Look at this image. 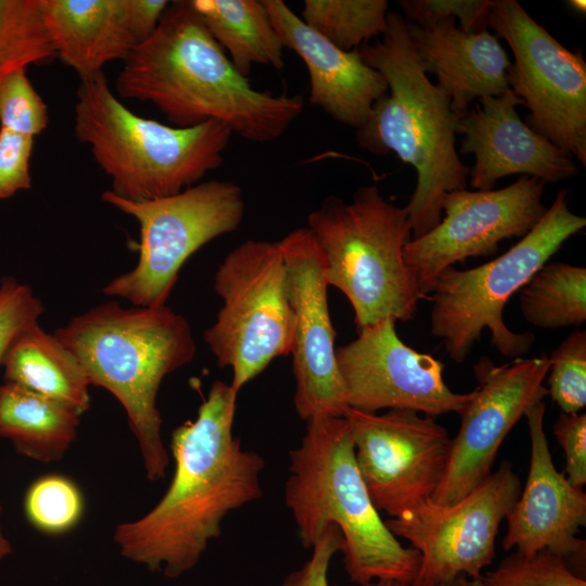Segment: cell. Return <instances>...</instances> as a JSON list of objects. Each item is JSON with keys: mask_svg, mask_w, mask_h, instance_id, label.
<instances>
[{"mask_svg": "<svg viewBox=\"0 0 586 586\" xmlns=\"http://www.w3.org/2000/svg\"><path fill=\"white\" fill-rule=\"evenodd\" d=\"M120 98L148 102L176 127L209 120L245 140L280 138L301 115V95L252 87L213 38L191 0L169 2L155 31L123 61Z\"/></svg>", "mask_w": 586, "mask_h": 586, "instance_id": "2", "label": "cell"}, {"mask_svg": "<svg viewBox=\"0 0 586 586\" xmlns=\"http://www.w3.org/2000/svg\"><path fill=\"white\" fill-rule=\"evenodd\" d=\"M0 366L4 382L59 400L81 415L90 408V384L78 359L39 323L11 342Z\"/></svg>", "mask_w": 586, "mask_h": 586, "instance_id": "23", "label": "cell"}, {"mask_svg": "<svg viewBox=\"0 0 586 586\" xmlns=\"http://www.w3.org/2000/svg\"><path fill=\"white\" fill-rule=\"evenodd\" d=\"M407 23L429 25L455 20L466 31H480L487 26L492 0H402Z\"/></svg>", "mask_w": 586, "mask_h": 586, "instance_id": "33", "label": "cell"}, {"mask_svg": "<svg viewBox=\"0 0 586 586\" xmlns=\"http://www.w3.org/2000/svg\"><path fill=\"white\" fill-rule=\"evenodd\" d=\"M55 55L80 80L124 61L138 44L127 24L124 0H39Z\"/></svg>", "mask_w": 586, "mask_h": 586, "instance_id": "22", "label": "cell"}, {"mask_svg": "<svg viewBox=\"0 0 586 586\" xmlns=\"http://www.w3.org/2000/svg\"><path fill=\"white\" fill-rule=\"evenodd\" d=\"M568 189H562L542 219L500 256L475 268L444 269L430 291L431 333L444 342L449 358L461 364L482 332L491 344L512 359L522 358L533 346L531 332H514L504 320V309L532 276L572 235L586 226V218L569 208Z\"/></svg>", "mask_w": 586, "mask_h": 586, "instance_id": "8", "label": "cell"}, {"mask_svg": "<svg viewBox=\"0 0 586 586\" xmlns=\"http://www.w3.org/2000/svg\"><path fill=\"white\" fill-rule=\"evenodd\" d=\"M524 319L540 329L579 327L586 321V268L566 263L542 266L519 291Z\"/></svg>", "mask_w": 586, "mask_h": 586, "instance_id": "26", "label": "cell"}, {"mask_svg": "<svg viewBox=\"0 0 586 586\" xmlns=\"http://www.w3.org/2000/svg\"><path fill=\"white\" fill-rule=\"evenodd\" d=\"M431 586H482V583L481 579H474L464 575H460L451 581Z\"/></svg>", "mask_w": 586, "mask_h": 586, "instance_id": "39", "label": "cell"}, {"mask_svg": "<svg viewBox=\"0 0 586 586\" xmlns=\"http://www.w3.org/2000/svg\"><path fill=\"white\" fill-rule=\"evenodd\" d=\"M41 300L31 288L15 278L0 282V364L11 342L24 330L39 323L44 313Z\"/></svg>", "mask_w": 586, "mask_h": 586, "instance_id": "34", "label": "cell"}, {"mask_svg": "<svg viewBox=\"0 0 586 586\" xmlns=\"http://www.w3.org/2000/svg\"><path fill=\"white\" fill-rule=\"evenodd\" d=\"M1 128L35 137L49 124L48 106L26 75L17 69L0 84Z\"/></svg>", "mask_w": 586, "mask_h": 586, "instance_id": "32", "label": "cell"}, {"mask_svg": "<svg viewBox=\"0 0 586 586\" xmlns=\"http://www.w3.org/2000/svg\"><path fill=\"white\" fill-rule=\"evenodd\" d=\"M548 395L561 412H581L586 406V332L566 336L549 357Z\"/></svg>", "mask_w": 586, "mask_h": 586, "instance_id": "31", "label": "cell"}, {"mask_svg": "<svg viewBox=\"0 0 586 586\" xmlns=\"http://www.w3.org/2000/svg\"><path fill=\"white\" fill-rule=\"evenodd\" d=\"M545 184L538 178L521 176L501 189L448 192L441 221L404 247L405 262L422 296L430 293L444 269L471 257H488L502 240L522 238L532 230L547 211Z\"/></svg>", "mask_w": 586, "mask_h": 586, "instance_id": "14", "label": "cell"}, {"mask_svg": "<svg viewBox=\"0 0 586 586\" xmlns=\"http://www.w3.org/2000/svg\"><path fill=\"white\" fill-rule=\"evenodd\" d=\"M1 511H2V507L0 504V514H1ZM11 552H12V545L9 542V539L5 537V535L3 534V531L0 524V561L7 558L8 556H10Z\"/></svg>", "mask_w": 586, "mask_h": 586, "instance_id": "40", "label": "cell"}, {"mask_svg": "<svg viewBox=\"0 0 586 586\" xmlns=\"http://www.w3.org/2000/svg\"><path fill=\"white\" fill-rule=\"evenodd\" d=\"M518 105L524 102L509 90L480 99L460 117V152L475 158L469 173L474 189L491 190L510 175L535 177L546 183L577 175L572 156L522 122Z\"/></svg>", "mask_w": 586, "mask_h": 586, "instance_id": "19", "label": "cell"}, {"mask_svg": "<svg viewBox=\"0 0 586 586\" xmlns=\"http://www.w3.org/2000/svg\"><path fill=\"white\" fill-rule=\"evenodd\" d=\"M191 3L242 76L247 78L255 64L283 68L284 47L264 0H191Z\"/></svg>", "mask_w": 586, "mask_h": 586, "instance_id": "25", "label": "cell"}, {"mask_svg": "<svg viewBox=\"0 0 586 586\" xmlns=\"http://www.w3.org/2000/svg\"><path fill=\"white\" fill-rule=\"evenodd\" d=\"M360 586H413V584L398 581H374Z\"/></svg>", "mask_w": 586, "mask_h": 586, "instance_id": "41", "label": "cell"}, {"mask_svg": "<svg viewBox=\"0 0 586 586\" xmlns=\"http://www.w3.org/2000/svg\"><path fill=\"white\" fill-rule=\"evenodd\" d=\"M272 26L284 48L305 63L309 102L339 123L360 128L371 109L387 91L384 77L370 67L357 49L344 51L321 37L282 0H264Z\"/></svg>", "mask_w": 586, "mask_h": 586, "instance_id": "20", "label": "cell"}, {"mask_svg": "<svg viewBox=\"0 0 586 586\" xmlns=\"http://www.w3.org/2000/svg\"><path fill=\"white\" fill-rule=\"evenodd\" d=\"M168 4L167 0H124L127 24L138 44L155 31Z\"/></svg>", "mask_w": 586, "mask_h": 586, "instance_id": "38", "label": "cell"}, {"mask_svg": "<svg viewBox=\"0 0 586 586\" xmlns=\"http://www.w3.org/2000/svg\"><path fill=\"white\" fill-rule=\"evenodd\" d=\"M101 199L140 226L137 265L102 290L137 307L165 305L187 259L212 240L235 231L245 209L240 186L222 180L199 182L149 201L125 200L110 190Z\"/></svg>", "mask_w": 586, "mask_h": 586, "instance_id": "10", "label": "cell"}, {"mask_svg": "<svg viewBox=\"0 0 586 586\" xmlns=\"http://www.w3.org/2000/svg\"><path fill=\"white\" fill-rule=\"evenodd\" d=\"M34 138L0 128V200L31 188Z\"/></svg>", "mask_w": 586, "mask_h": 586, "instance_id": "35", "label": "cell"}, {"mask_svg": "<svg viewBox=\"0 0 586 586\" xmlns=\"http://www.w3.org/2000/svg\"><path fill=\"white\" fill-rule=\"evenodd\" d=\"M521 493L509 461L468 495L450 505L430 498L385 521L396 536L408 540L421 557L413 586H431L460 575L481 579L495 557L501 521Z\"/></svg>", "mask_w": 586, "mask_h": 586, "instance_id": "12", "label": "cell"}, {"mask_svg": "<svg viewBox=\"0 0 586 586\" xmlns=\"http://www.w3.org/2000/svg\"><path fill=\"white\" fill-rule=\"evenodd\" d=\"M214 290L222 305L204 340L221 368L242 387L272 360L291 353L293 311L279 241L249 239L218 266Z\"/></svg>", "mask_w": 586, "mask_h": 586, "instance_id": "9", "label": "cell"}, {"mask_svg": "<svg viewBox=\"0 0 586 586\" xmlns=\"http://www.w3.org/2000/svg\"><path fill=\"white\" fill-rule=\"evenodd\" d=\"M482 586H586L568 559L544 549L531 556L514 551L481 577Z\"/></svg>", "mask_w": 586, "mask_h": 586, "instance_id": "30", "label": "cell"}, {"mask_svg": "<svg viewBox=\"0 0 586 586\" xmlns=\"http://www.w3.org/2000/svg\"><path fill=\"white\" fill-rule=\"evenodd\" d=\"M289 471L284 502L305 548L334 525L342 534L341 552L351 582L413 584L420 553L405 547L380 517L358 470L344 417L307 421L300 446L290 450Z\"/></svg>", "mask_w": 586, "mask_h": 586, "instance_id": "5", "label": "cell"}, {"mask_svg": "<svg viewBox=\"0 0 586 586\" xmlns=\"http://www.w3.org/2000/svg\"><path fill=\"white\" fill-rule=\"evenodd\" d=\"M24 510L28 522L39 532L62 535L81 521L85 512L84 495L69 477L47 474L28 487Z\"/></svg>", "mask_w": 586, "mask_h": 586, "instance_id": "29", "label": "cell"}, {"mask_svg": "<svg viewBox=\"0 0 586 586\" xmlns=\"http://www.w3.org/2000/svg\"><path fill=\"white\" fill-rule=\"evenodd\" d=\"M54 56L39 0H0V84L13 72Z\"/></svg>", "mask_w": 586, "mask_h": 586, "instance_id": "28", "label": "cell"}, {"mask_svg": "<svg viewBox=\"0 0 586 586\" xmlns=\"http://www.w3.org/2000/svg\"><path fill=\"white\" fill-rule=\"evenodd\" d=\"M566 3L575 12H578L581 14H585V11H586V1L585 0H569V1H566Z\"/></svg>", "mask_w": 586, "mask_h": 586, "instance_id": "42", "label": "cell"}, {"mask_svg": "<svg viewBox=\"0 0 586 586\" xmlns=\"http://www.w3.org/2000/svg\"><path fill=\"white\" fill-rule=\"evenodd\" d=\"M553 434L565 457V476L583 488L586 484V415L561 412L553 424Z\"/></svg>", "mask_w": 586, "mask_h": 586, "instance_id": "36", "label": "cell"}, {"mask_svg": "<svg viewBox=\"0 0 586 586\" xmlns=\"http://www.w3.org/2000/svg\"><path fill=\"white\" fill-rule=\"evenodd\" d=\"M355 459L379 512L396 518L431 498L446 471L451 438L435 417L408 409L344 412Z\"/></svg>", "mask_w": 586, "mask_h": 586, "instance_id": "13", "label": "cell"}, {"mask_svg": "<svg viewBox=\"0 0 586 586\" xmlns=\"http://www.w3.org/2000/svg\"><path fill=\"white\" fill-rule=\"evenodd\" d=\"M489 26L510 47L509 89L530 110L526 125L586 166V62L515 0H492Z\"/></svg>", "mask_w": 586, "mask_h": 586, "instance_id": "11", "label": "cell"}, {"mask_svg": "<svg viewBox=\"0 0 586 586\" xmlns=\"http://www.w3.org/2000/svg\"><path fill=\"white\" fill-rule=\"evenodd\" d=\"M286 264L293 311L294 407L301 419L343 417L347 404L335 354L321 250L306 228L279 241Z\"/></svg>", "mask_w": 586, "mask_h": 586, "instance_id": "17", "label": "cell"}, {"mask_svg": "<svg viewBox=\"0 0 586 586\" xmlns=\"http://www.w3.org/2000/svg\"><path fill=\"white\" fill-rule=\"evenodd\" d=\"M382 39L357 51L378 71L387 91L357 129L359 146L375 155L395 153L411 165L417 183L405 206L413 238L433 229L443 216L444 196L467 187L470 168L456 149L460 115L428 77L415 51L404 15L388 11Z\"/></svg>", "mask_w": 586, "mask_h": 586, "instance_id": "3", "label": "cell"}, {"mask_svg": "<svg viewBox=\"0 0 586 586\" xmlns=\"http://www.w3.org/2000/svg\"><path fill=\"white\" fill-rule=\"evenodd\" d=\"M395 320L358 330L357 337L335 349L348 408L374 413L408 409L437 417L459 413L469 393H456L444 380V364L418 352L398 336Z\"/></svg>", "mask_w": 586, "mask_h": 586, "instance_id": "16", "label": "cell"}, {"mask_svg": "<svg viewBox=\"0 0 586 586\" xmlns=\"http://www.w3.org/2000/svg\"><path fill=\"white\" fill-rule=\"evenodd\" d=\"M54 335L78 359L89 384L110 392L125 409L146 477L164 479L169 455L156 398L163 380L195 356L188 320L166 305L125 308L110 301L72 318Z\"/></svg>", "mask_w": 586, "mask_h": 586, "instance_id": "4", "label": "cell"}, {"mask_svg": "<svg viewBox=\"0 0 586 586\" xmlns=\"http://www.w3.org/2000/svg\"><path fill=\"white\" fill-rule=\"evenodd\" d=\"M238 395L214 381L196 418L173 431L175 470L167 491L143 517L114 531L124 558L179 577L199 563L230 512L263 496L265 460L233 434Z\"/></svg>", "mask_w": 586, "mask_h": 586, "instance_id": "1", "label": "cell"}, {"mask_svg": "<svg viewBox=\"0 0 586 586\" xmlns=\"http://www.w3.org/2000/svg\"><path fill=\"white\" fill-rule=\"evenodd\" d=\"M412 46L426 73L462 116L474 100L509 91L511 61L498 37L486 28L466 31L455 20L429 25L409 24Z\"/></svg>", "mask_w": 586, "mask_h": 586, "instance_id": "21", "label": "cell"}, {"mask_svg": "<svg viewBox=\"0 0 586 586\" xmlns=\"http://www.w3.org/2000/svg\"><path fill=\"white\" fill-rule=\"evenodd\" d=\"M74 135L111 178L110 191L139 202L199 183L221 165L233 133L215 120L176 127L139 116L115 95L102 72L80 80Z\"/></svg>", "mask_w": 586, "mask_h": 586, "instance_id": "6", "label": "cell"}, {"mask_svg": "<svg viewBox=\"0 0 586 586\" xmlns=\"http://www.w3.org/2000/svg\"><path fill=\"white\" fill-rule=\"evenodd\" d=\"M549 365L544 353L500 366L482 356L473 365L477 385L458 413L460 426L451 438L448 464L431 500L454 504L487 479L508 433L533 404L548 395L544 380Z\"/></svg>", "mask_w": 586, "mask_h": 586, "instance_id": "15", "label": "cell"}, {"mask_svg": "<svg viewBox=\"0 0 586 586\" xmlns=\"http://www.w3.org/2000/svg\"><path fill=\"white\" fill-rule=\"evenodd\" d=\"M307 222L328 284L351 303L357 330L384 319L413 318L423 296L404 258L411 233L405 206L386 201L375 186H364L347 203L327 198Z\"/></svg>", "mask_w": 586, "mask_h": 586, "instance_id": "7", "label": "cell"}, {"mask_svg": "<svg viewBox=\"0 0 586 586\" xmlns=\"http://www.w3.org/2000/svg\"><path fill=\"white\" fill-rule=\"evenodd\" d=\"M81 413L14 383L0 384V437L40 462L61 460L77 438Z\"/></svg>", "mask_w": 586, "mask_h": 586, "instance_id": "24", "label": "cell"}, {"mask_svg": "<svg viewBox=\"0 0 586 586\" xmlns=\"http://www.w3.org/2000/svg\"><path fill=\"white\" fill-rule=\"evenodd\" d=\"M544 400L533 404L527 421L531 458L523 489L506 514V551L531 556L547 549L564 557L582 556L585 540L576 535L586 525V494L559 472L551 458L544 429Z\"/></svg>", "mask_w": 586, "mask_h": 586, "instance_id": "18", "label": "cell"}, {"mask_svg": "<svg viewBox=\"0 0 586 586\" xmlns=\"http://www.w3.org/2000/svg\"><path fill=\"white\" fill-rule=\"evenodd\" d=\"M385 0H305L302 21L344 51H353L386 29Z\"/></svg>", "mask_w": 586, "mask_h": 586, "instance_id": "27", "label": "cell"}, {"mask_svg": "<svg viewBox=\"0 0 586 586\" xmlns=\"http://www.w3.org/2000/svg\"><path fill=\"white\" fill-rule=\"evenodd\" d=\"M342 546L340 530L334 525L328 526L311 546L310 558L298 570L291 572L280 586H330L329 566Z\"/></svg>", "mask_w": 586, "mask_h": 586, "instance_id": "37", "label": "cell"}]
</instances>
